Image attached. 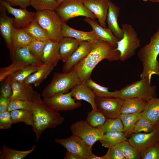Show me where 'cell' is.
I'll return each mask as SVG.
<instances>
[{"label": "cell", "instance_id": "cell-1", "mask_svg": "<svg viewBox=\"0 0 159 159\" xmlns=\"http://www.w3.org/2000/svg\"><path fill=\"white\" fill-rule=\"evenodd\" d=\"M117 46L108 42L98 40L94 42L88 54L73 68L82 82L91 78L92 72L96 65L102 60H120V53Z\"/></svg>", "mask_w": 159, "mask_h": 159}, {"label": "cell", "instance_id": "cell-2", "mask_svg": "<svg viewBox=\"0 0 159 159\" xmlns=\"http://www.w3.org/2000/svg\"><path fill=\"white\" fill-rule=\"evenodd\" d=\"M32 112L33 117L32 129L36 134V142L45 130L55 128L64 120L58 112L49 107L42 99L34 102Z\"/></svg>", "mask_w": 159, "mask_h": 159}, {"label": "cell", "instance_id": "cell-3", "mask_svg": "<svg viewBox=\"0 0 159 159\" xmlns=\"http://www.w3.org/2000/svg\"><path fill=\"white\" fill-rule=\"evenodd\" d=\"M159 27L151 37L150 42L138 52V59L141 62L143 70L140 79L146 77L151 81L153 75H159Z\"/></svg>", "mask_w": 159, "mask_h": 159}, {"label": "cell", "instance_id": "cell-4", "mask_svg": "<svg viewBox=\"0 0 159 159\" xmlns=\"http://www.w3.org/2000/svg\"><path fill=\"white\" fill-rule=\"evenodd\" d=\"M81 83L74 71L68 72H55L50 83L43 89L42 95L43 98H47L58 93H66Z\"/></svg>", "mask_w": 159, "mask_h": 159}, {"label": "cell", "instance_id": "cell-5", "mask_svg": "<svg viewBox=\"0 0 159 159\" xmlns=\"http://www.w3.org/2000/svg\"><path fill=\"white\" fill-rule=\"evenodd\" d=\"M117 97L124 100L138 97L148 101L156 97V87L151 85V81L147 78L127 85L119 90H116Z\"/></svg>", "mask_w": 159, "mask_h": 159}, {"label": "cell", "instance_id": "cell-6", "mask_svg": "<svg viewBox=\"0 0 159 159\" xmlns=\"http://www.w3.org/2000/svg\"><path fill=\"white\" fill-rule=\"evenodd\" d=\"M121 28L123 36L117 42V49L120 53V60L124 61L135 55L140 43L137 32L132 25L124 23L121 25Z\"/></svg>", "mask_w": 159, "mask_h": 159}, {"label": "cell", "instance_id": "cell-7", "mask_svg": "<svg viewBox=\"0 0 159 159\" xmlns=\"http://www.w3.org/2000/svg\"><path fill=\"white\" fill-rule=\"evenodd\" d=\"M36 20L39 24L48 33L51 39L59 41L62 35L63 22L53 10L37 11Z\"/></svg>", "mask_w": 159, "mask_h": 159}, {"label": "cell", "instance_id": "cell-8", "mask_svg": "<svg viewBox=\"0 0 159 159\" xmlns=\"http://www.w3.org/2000/svg\"><path fill=\"white\" fill-rule=\"evenodd\" d=\"M63 23L74 17L83 16L95 20V15L84 5L82 0H65L55 9Z\"/></svg>", "mask_w": 159, "mask_h": 159}, {"label": "cell", "instance_id": "cell-9", "mask_svg": "<svg viewBox=\"0 0 159 159\" xmlns=\"http://www.w3.org/2000/svg\"><path fill=\"white\" fill-rule=\"evenodd\" d=\"M70 128L72 135L80 138L91 147L100 141L104 134L100 128L93 127L82 120L73 123Z\"/></svg>", "mask_w": 159, "mask_h": 159}, {"label": "cell", "instance_id": "cell-10", "mask_svg": "<svg viewBox=\"0 0 159 159\" xmlns=\"http://www.w3.org/2000/svg\"><path fill=\"white\" fill-rule=\"evenodd\" d=\"M140 156L159 142V125L152 131L144 133H133L128 140Z\"/></svg>", "mask_w": 159, "mask_h": 159}, {"label": "cell", "instance_id": "cell-11", "mask_svg": "<svg viewBox=\"0 0 159 159\" xmlns=\"http://www.w3.org/2000/svg\"><path fill=\"white\" fill-rule=\"evenodd\" d=\"M43 100L48 107L58 112L72 110L79 107L82 105L81 101H77L73 98L70 92L43 98Z\"/></svg>", "mask_w": 159, "mask_h": 159}, {"label": "cell", "instance_id": "cell-12", "mask_svg": "<svg viewBox=\"0 0 159 159\" xmlns=\"http://www.w3.org/2000/svg\"><path fill=\"white\" fill-rule=\"evenodd\" d=\"M55 141L64 147L67 150L77 154L84 159H91L93 154L92 147L81 138L74 135L64 139L56 138Z\"/></svg>", "mask_w": 159, "mask_h": 159}, {"label": "cell", "instance_id": "cell-13", "mask_svg": "<svg viewBox=\"0 0 159 159\" xmlns=\"http://www.w3.org/2000/svg\"><path fill=\"white\" fill-rule=\"evenodd\" d=\"M124 100L119 97L96 96L95 104L97 109L107 118H119L121 109Z\"/></svg>", "mask_w": 159, "mask_h": 159}, {"label": "cell", "instance_id": "cell-14", "mask_svg": "<svg viewBox=\"0 0 159 159\" xmlns=\"http://www.w3.org/2000/svg\"><path fill=\"white\" fill-rule=\"evenodd\" d=\"M0 4L5 7L9 13L14 16L13 27L14 28L24 29L36 19V12L28 11L26 8L18 9L14 8L4 0H0Z\"/></svg>", "mask_w": 159, "mask_h": 159}, {"label": "cell", "instance_id": "cell-15", "mask_svg": "<svg viewBox=\"0 0 159 159\" xmlns=\"http://www.w3.org/2000/svg\"><path fill=\"white\" fill-rule=\"evenodd\" d=\"M9 52L12 62L25 66H41L44 64L31 53L27 46L11 48Z\"/></svg>", "mask_w": 159, "mask_h": 159}, {"label": "cell", "instance_id": "cell-16", "mask_svg": "<svg viewBox=\"0 0 159 159\" xmlns=\"http://www.w3.org/2000/svg\"><path fill=\"white\" fill-rule=\"evenodd\" d=\"M13 93L10 99H16L36 102L41 100L40 94L34 90L31 85L24 81H14L12 84Z\"/></svg>", "mask_w": 159, "mask_h": 159}, {"label": "cell", "instance_id": "cell-17", "mask_svg": "<svg viewBox=\"0 0 159 159\" xmlns=\"http://www.w3.org/2000/svg\"><path fill=\"white\" fill-rule=\"evenodd\" d=\"M94 42L81 41L77 49L64 62L62 68L63 72H68L71 71L79 62L88 54Z\"/></svg>", "mask_w": 159, "mask_h": 159}, {"label": "cell", "instance_id": "cell-18", "mask_svg": "<svg viewBox=\"0 0 159 159\" xmlns=\"http://www.w3.org/2000/svg\"><path fill=\"white\" fill-rule=\"evenodd\" d=\"M85 7L98 19L100 25L107 28L105 21L108 9L107 0H82Z\"/></svg>", "mask_w": 159, "mask_h": 159}, {"label": "cell", "instance_id": "cell-19", "mask_svg": "<svg viewBox=\"0 0 159 159\" xmlns=\"http://www.w3.org/2000/svg\"><path fill=\"white\" fill-rule=\"evenodd\" d=\"M59 41L49 40L45 45L40 60L44 64L54 67L60 60Z\"/></svg>", "mask_w": 159, "mask_h": 159}, {"label": "cell", "instance_id": "cell-20", "mask_svg": "<svg viewBox=\"0 0 159 159\" xmlns=\"http://www.w3.org/2000/svg\"><path fill=\"white\" fill-rule=\"evenodd\" d=\"M5 7L0 4V31L4 39L7 47L10 49L11 47V36L13 27L14 18L7 15Z\"/></svg>", "mask_w": 159, "mask_h": 159}, {"label": "cell", "instance_id": "cell-21", "mask_svg": "<svg viewBox=\"0 0 159 159\" xmlns=\"http://www.w3.org/2000/svg\"><path fill=\"white\" fill-rule=\"evenodd\" d=\"M108 9L106 20L108 28L110 29L114 35L119 40L123 36V32L121 28L119 26L117 19L120 14L119 7L114 4L110 0H107Z\"/></svg>", "mask_w": 159, "mask_h": 159}, {"label": "cell", "instance_id": "cell-22", "mask_svg": "<svg viewBox=\"0 0 159 159\" xmlns=\"http://www.w3.org/2000/svg\"><path fill=\"white\" fill-rule=\"evenodd\" d=\"M72 97L77 101L83 100L88 102L93 110L97 109L95 102L96 96L85 82L73 87L70 92Z\"/></svg>", "mask_w": 159, "mask_h": 159}, {"label": "cell", "instance_id": "cell-23", "mask_svg": "<svg viewBox=\"0 0 159 159\" xmlns=\"http://www.w3.org/2000/svg\"><path fill=\"white\" fill-rule=\"evenodd\" d=\"M84 20L92 27L99 40L108 42L117 46V42L120 40L114 35L110 29L102 27L95 20L90 18H86Z\"/></svg>", "mask_w": 159, "mask_h": 159}, {"label": "cell", "instance_id": "cell-24", "mask_svg": "<svg viewBox=\"0 0 159 159\" xmlns=\"http://www.w3.org/2000/svg\"><path fill=\"white\" fill-rule=\"evenodd\" d=\"M63 37L74 38L81 41L94 42L98 40L97 37L92 30L90 32H84L73 29L63 22L62 29Z\"/></svg>", "mask_w": 159, "mask_h": 159}, {"label": "cell", "instance_id": "cell-25", "mask_svg": "<svg viewBox=\"0 0 159 159\" xmlns=\"http://www.w3.org/2000/svg\"><path fill=\"white\" fill-rule=\"evenodd\" d=\"M81 41L72 38L63 37L59 41L60 60L64 62L77 49Z\"/></svg>", "mask_w": 159, "mask_h": 159}, {"label": "cell", "instance_id": "cell-26", "mask_svg": "<svg viewBox=\"0 0 159 159\" xmlns=\"http://www.w3.org/2000/svg\"><path fill=\"white\" fill-rule=\"evenodd\" d=\"M147 101L138 97H133L124 100L121 109L122 114L142 112L144 110Z\"/></svg>", "mask_w": 159, "mask_h": 159}, {"label": "cell", "instance_id": "cell-27", "mask_svg": "<svg viewBox=\"0 0 159 159\" xmlns=\"http://www.w3.org/2000/svg\"><path fill=\"white\" fill-rule=\"evenodd\" d=\"M142 114L154 125H159V98L155 97L148 101Z\"/></svg>", "mask_w": 159, "mask_h": 159}, {"label": "cell", "instance_id": "cell-28", "mask_svg": "<svg viewBox=\"0 0 159 159\" xmlns=\"http://www.w3.org/2000/svg\"><path fill=\"white\" fill-rule=\"evenodd\" d=\"M33 40L23 29L13 27L11 36V47L10 49L27 47Z\"/></svg>", "mask_w": 159, "mask_h": 159}, {"label": "cell", "instance_id": "cell-29", "mask_svg": "<svg viewBox=\"0 0 159 159\" xmlns=\"http://www.w3.org/2000/svg\"><path fill=\"white\" fill-rule=\"evenodd\" d=\"M54 68L53 67L44 64L37 71L27 78L24 82L26 84H33L35 87H37L51 72Z\"/></svg>", "mask_w": 159, "mask_h": 159}, {"label": "cell", "instance_id": "cell-30", "mask_svg": "<svg viewBox=\"0 0 159 159\" xmlns=\"http://www.w3.org/2000/svg\"><path fill=\"white\" fill-rule=\"evenodd\" d=\"M36 147L33 145L30 150L20 151L14 149L4 145L0 150L1 159H23L28 155L33 152Z\"/></svg>", "mask_w": 159, "mask_h": 159}, {"label": "cell", "instance_id": "cell-31", "mask_svg": "<svg viewBox=\"0 0 159 159\" xmlns=\"http://www.w3.org/2000/svg\"><path fill=\"white\" fill-rule=\"evenodd\" d=\"M127 140L122 132L111 131L105 133L100 141L103 147L109 148Z\"/></svg>", "mask_w": 159, "mask_h": 159}, {"label": "cell", "instance_id": "cell-32", "mask_svg": "<svg viewBox=\"0 0 159 159\" xmlns=\"http://www.w3.org/2000/svg\"><path fill=\"white\" fill-rule=\"evenodd\" d=\"M23 29L34 39L43 40L52 39L47 32L39 24L36 19Z\"/></svg>", "mask_w": 159, "mask_h": 159}, {"label": "cell", "instance_id": "cell-33", "mask_svg": "<svg viewBox=\"0 0 159 159\" xmlns=\"http://www.w3.org/2000/svg\"><path fill=\"white\" fill-rule=\"evenodd\" d=\"M142 116V112L121 114L119 118L121 120L123 125L122 132L126 137L133 133L135 125Z\"/></svg>", "mask_w": 159, "mask_h": 159}, {"label": "cell", "instance_id": "cell-34", "mask_svg": "<svg viewBox=\"0 0 159 159\" xmlns=\"http://www.w3.org/2000/svg\"><path fill=\"white\" fill-rule=\"evenodd\" d=\"M10 112L13 124L23 122L27 125L32 126L33 117L32 111L17 110Z\"/></svg>", "mask_w": 159, "mask_h": 159}, {"label": "cell", "instance_id": "cell-35", "mask_svg": "<svg viewBox=\"0 0 159 159\" xmlns=\"http://www.w3.org/2000/svg\"><path fill=\"white\" fill-rule=\"evenodd\" d=\"M87 85L92 90L96 96L101 97H117L116 91L110 92L109 88L97 83L91 78L87 80L85 82Z\"/></svg>", "mask_w": 159, "mask_h": 159}, {"label": "cell", "instance_id": "cell-36", "mask_svg": "<svg viewBox=\"0 0 159 159\" xmlns=\"http://www.w3.org/2000/svg\"><path fill=\"white\" fill-rule=\"evenodd\" d=\"M107 118L97 109L93 110L88 114L86 121L93 127L100 128Z\"/></svg>", "mask_w": 159, "mask_h": 159}, {"label": "cell", "instance_id": "cell-37", "mask_svg": "<svg viewBox=\"0 0 159 159\" xmlns=\"http://www.w3.org/2000/svg\"><path fill=\"white\" fill-rule=\"evenodd\" d=\"M41 66H27L10 76L13 81L23 82L29 76L37 71Z\"/></svg>", "mask_w": 159, "mask_h": 159}, {"label": "cell", "instance_id": "cell-38", "mask_svg": "<svg viewBox=\"0 0 159 159\" xmlns=\"http://www.w3.org/2000/svg\"><path fill=\"white\" fill-rule=\"evenodd\" d=\"M100 128L105 134L111 131L122 132L123 127L122 122L120 118H107Z\"/></svg>", "mask_w": 159, "mask_h": 159}, {"label": "cell", "instance_id": "cell-39", "mask_svg": "<svg viewBox=\"0 0 159 159\" xmlns=\"http://www.w3.org/2000/svg\"><path fill=\"white\" fill-rule=\"evenodd\" d=\"M34 103L27 100L11 99L8 110L11 112L15 110H23L32 111Z\"/></svg>", "mask_w": 159, "mask_h": 159}, {"label": "cell", "instance_id": "cell-40", "mask_svg": "<svg viewBox=\"0 0 159 159\" xmlns=\"http://www.w3.org/2000/svg\"><path fill=\"white\" fill-rule=\"evenodd\" d=\"M58 5L56 0H31L30 4L37 11L47 9L55 10Z\"/></svg>", "mask_w": 159, "mask_h": 159}, {"label": "cell", "instance_id": "cell-41", "mask_svg": "<svg viewBox=\"0 0 159 159\" xmlns=\"http://www.w3.org/2000/svg\"><path fill=\"white\" fill-rule=\"evenodd\" d=\"M158 125H154L147 118L142 115L135 125L133 133H140L142 132L146 133L150 132L153 130Z\"/></svg>", "mask_w": 159, "mask_h": 159}, {"label": "cell", "instance_id": "cell-42", "mask_svg": "<svg viewBox=\"0 0 159 159\" xmlns=\"http://www.w3.org/2000/svg\"><path fill=\"white\" fill-rule=\"evenodd\" d=\"M127 159H140L141 156L130 144L128 140L117 144Z\"/></svg>", "mask_w": 159, "mask_h": 159}, {"label": "cell", "instance_id": "cell-43", "mask_svg": "<svg viewBox=\"0 0 159 159\" xmlns=\"http://www.w3.org/2000/svg\"><path fill=\"white\" fill-rule=\"evenodd\" d=\"M49 40L34 39L27 47L31 53L40 60L44 48Z\"/></svg>", "mask_w": 159, "mask_h": 159}, {"label": "cell", "instance_id": "cell-44", "mask_svg": "<svg viewBox=\"0 0 159 159\" xmlns=\"http://www.w3.org/2000/svg\"><path fill=\"white\" fill-rule=\"evenodd\" d=\"M26 66L12 62L10 65L0 69V81L2 82L5 79L15 73Z\"/></svg>", "mask_w": 159, "mask_h": 159}, {"label": "cell", "instance_id": "cell-45", "mask_svg": "<svg viewBox=\"0 0 159 159\" xmlns=\"http://www.w3.org/2000/svg\"><path fill=\"white\" fill-rule=\"evenodd\" d=\"M13 81L11 77L10 76L2 82L0 95L7 98L11 97L13 93L12 84Z\"/></svg>", "mask_w": 159, "mask_h": 159}, {"label": "cell", "instance_id": "cell-46", "mask_svg": "<svg viewBox=\"0 0 159 159\" xmlns=\"http://www.w3.org/2000/svg\"><path fill=\"white\" fill-rule=\"evenodd\" d=\"M108 149L105 155L106 159H127L117 145Z\"/></svg>", "mask_w": 159, "mask_h": 159}, {"label": "cell", "instance_id": "cell-47", "mask_svg": "<svg viewBox=\"0 0 159 159\" xmlns=\"http://www.w3.org/2000/svg\"><path fill=\"white\" fill-rule=\"evenodd\" d=\"M13 124L10 112L7 110L0 113V129H9Z\"/></svg>", "mask_w": 159, "mask_h": 159}, {"label": "cell", "instance_id": "cell-48", "mask_svg": "<svg viewBox=\"0 0 159 159\" xmlns=\"http://www.w3.org/2000/svg\"><path fill=\"white\" fill-rule=\"evenodd\" d=\"M140 159H159V142L143 153Z\"/></svg>", "mask_w": 159, "mask_h": 159}, {"label": "cell", "instance_id": "cell-49", "mask_svg": "<svg viewBox=\"0 0 159 159\" xmlns=\"http://www.w3.org/2000/svg\"><path fill=\"white\" fill-rule=\"evenodd\" d=\"M12 6H19L21 8H26L30 6L31 0H4Z\"/></svg>", "mask_w": 159, "mask_h": 159}, {"label": "cell", "instance_id": "cell-50", "mask_svg": "<svg viewBox=\"0 0 159 159\" xmlns=\"http://www.w3.org/2000/svg\"><path fill=\"white\" fill-rule=\"evenodd\" d=\"M10 98L0 96V113L8 110Z\"/></svg>", "mask_w": 159, "mask_h": 159}, {"label": "cell", "instance_id": "cell-51", "mask_svg": "<svg viewBox=\"0 0 159 159\" xmlns=\"http://www.w3.org/2000/svg\"><path fill=\"white\" fill-rule=\"evenodd\" d=\"M64 158L65 159H84L80 155L67 150Z\"/></svg>", "mask_w": 159, "mask_h": 159}, {"label": "cell", "instance_id": "cell-52", "mask_svg": "<svg viewBox=\"0 0 159 159\" xmlns=\"http://www.w3.org/2000/svg\"><path fill=\"white\" fill-rule=\"evenodd\" d=\"M91 159H106L105 155L102 156H98L94 155H92Z\"/></svg>", "mask_w": 159, "mask_h": 159}, {"label": "cell", "instance_id": "cell-53", "mask_svg": "<svg viewBox=\"0 0 159 159\" xmlns=\"http://www.w3.org/2000/svg\"><path fill=\"white\" fill-rule=\"evenodd\" d=\"M65 0H56L58 4H60Z\"/></svg>", "mask_w": 159, "mask_h": 159}, {"label": "cell", "instance_id": "cell-54", "mask_svg": "<svg viewBox=\"0 0 159 159\" xmlns=\"http://www.w3.org/2000/svg\"><path fill=\"white\" fill-rule=\"evenodd\" d=\"M148 1H150L153 2L159 3V0H148Z\"/></svg>", "mask_w": 159, "mask_h": 159}, {"label": "cell", "instance_id": "cell-55", "mask_svg": "<svg viewBox=\"0 0 159 159\" xmlns=\"http://www.w3.org/2000/svg\"><path fill=\"white\" fill-rule=\"evenodd\" d=\"M144 1L147 2L148 1V0H143Z\"/></svg>", "mask_w": 159, "mask_h": 159}]
</instances>
